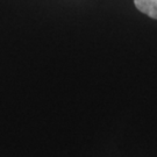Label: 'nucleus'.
<instances>
[{
	"instance_id": "f257e3e1",
	"label": "nucleus",
	"mask_w": 157,
	"mask_h": 157,
	"mask_svg": "<svg viewBox=\"0 0 157 157\" xmlns=\"http://www.w3.org/2000/svg\"><path fill=\"white\" fill-rule=\"evenodd\" d=\"M136 8L146 15L157 19V0H134Z\"/></svg>"
}]
</instances>
